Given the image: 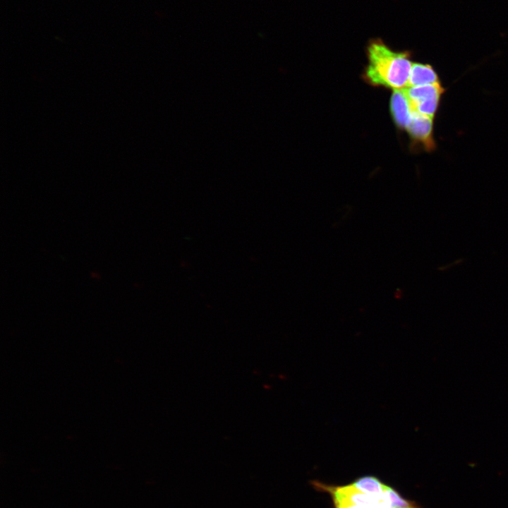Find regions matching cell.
<instances>
[{
    "label": "cell",
    "mask_w": 508,
    "mask_h": 508,
    "mask_svg": "<svg viewBox=\"0 0 508 508\" xmlns=\"http://www.w3.org/2000/svg\"><path fill=\"white\" fill-rule=\"evenodd\" d=\"M390 508H421L416 502L401 495L394 488L387 485L385 490Z\"/></svg>",
    "instance_id": "obj_8"
},
{
    "label": "cell",
    "mask_w": 508,
    "mask_h": 508,
    "mask_svg": "<svg viewBox=\"0 0 508 508\" xmlns=\"http://www.w3.org/2000/svg\"><path fill=\"white\" fill-rule=\"evenodd\" d=\"M433 118L413 111L411 121L406 128L411 141L421 145L427 150L435 147L433 138Z\"/></svg>",
    "instance_id": "obj_4"
},
{
    "label": "cell",
    "mask_w": 508,
    "mask_h": 508,
    "mask_svg": "<svg viewBox=\"0 0 508 508\" xmlns=\"http://www.w3.org/2000/svg\"><path fill=\"white\" fill-rule=\"evenodd\" d=\"M440 83L433 68L428 64H413L406 87L420 86Z\"/></svg>",
    "instance_id": "obj_6"
},
{
    "label": "cell",
    "mask_w": 508,
    "mask_h": 508,
    "mask_svg": "<svg viewBox=\"0 0 508 508\" xmlns=\"http://www.w3.org/2000/svg\"><path fill=\"white\" fill-rule=\"evenodd\" d=\"M356 488L368 495H382L387 485L374 476H363L355 479L351 483Z\"/></svg>",
    "instance_id": "obj_7"
},
{
    "label": "cell",
    "mask_w": 508,
    "mask_h": 508,
    "mask_svg": "<svg viewBox=\"0 0 508 508\" xmlns=\"http://www.w3.org/2000/svg\"><path fill=\"white\" fill-rule=\"evenodd\" d=\"M367 56L362 75L367 83L393 90L406 87L413 65L408 52L393 51L377 39L369 43Z\"/></svg>",
    "instance_id": "obj_1"
},
{
    "label": "cell",
    "mask_w": 508,
    "mask_h": 508,
    "mask_svg": "<svg viewBox=\"0 0 508 508\" xmlns=\"http://www.w3.org/2000/svg\"><path fill=\"white\" fill-rule=\"evenodd\" d=\"M310 483L315 490L330 495L334 508H342L346 505L390 508L385 492L380 496H373L360 491L351 484L334 485L318 480H313Z\"/></svg>",
    "instance_id": "obj_2"
},
{
    "label": "cell",
    "mask_w": 508,
    "mask_h": 508,
    "mask_svg": "<svg viewBox=\"0 0 508 508\" xmlns=\"http://www.w3.org/2000/svg\"><path fill=\"white\" fill-rule=\"evenodd\" d=\"M390 99V113L395 125L406 129L411 121L413 110L402 89L393 90Z\"/></svg>",
    "instance_id": "obj_5"
},
{
    "label": "cell",
    "mask_w": 508,
    "mask_h": 508,
    "mask_svg": "<svg viewBox=\"0 0 508 508\" xmlns=\"http://www.w3.org/2000/svg\"><path fill=\"white\" fill-rule=\"evenodd\" d=\"M413 111L433 118L444 89L440 83L406 87L402 89Z\"/></svg>",
    "instance_id": "obj_3"
}]
</instances>
